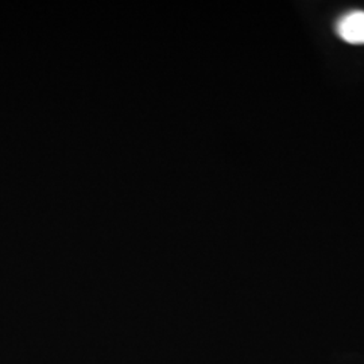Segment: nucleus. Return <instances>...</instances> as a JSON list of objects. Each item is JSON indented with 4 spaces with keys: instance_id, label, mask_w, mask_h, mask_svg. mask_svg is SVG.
<instances>
[{
    "instance_id": "f257e3e1",
    "label": "nucleus",
    "mask_w": 364,
    "mask_h": 364,
    "mask_svg": "<svg viewBox=\"0 0 364 364\" xmlns=\"http://www.w3.org/2000/svg\"><path fill=\"white\" fill-rule=\"evenodd\" d=\"M336 33L340 38L348 43L363 45L364 11L355 10L344 14L336 23Z\"/></svg>"
}]
</instances>
